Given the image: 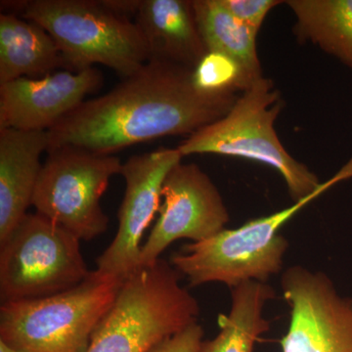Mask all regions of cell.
Masks as SVG:
<instances>
[{"label": "cell", "mask_w": 352, "mask_h": 352, "mask_svg": "<svg viewBox=\"0 0 352 352\" xmlns=\"http://www.w3.org/2000/svg\"><path fill=\"white\" fill-rule=\"evenodd\" d=\"M194 13L208 52H219L237 62L250 85L263 78L256 50L258 32L236 19L219 0H194Z\"/></svg>", "instance_id": "obj_17"}, {"label": "cell", "mask_w": 352, "mask_h": 352, "mask_svg": "<svg viewBox=\"0 0 352 352\" xmlns=\"http://www.w3.org/2000/svg\"><path fill=\"white\" fill-rule=\"evenodd\" d=\"M180 279L182 274L163 259L133 273L85 352H148L198 322L199 303Z\"/></svg>", "instance_id": "obj_4"}, {"label": "cell", "mask_w": 352, "mask_h": 352, "mask_svg": "<svg viewBox=\"0 0 352 352\" xmlns=\"http://www.w3.org/2000/svg\"><path fill=\"white\" fill-rule=\"evenodd\" d=\"M134 23L147 44L150 60L194 69L207 55L192 1L140 0Z\"/></svg>", "instance_id": "obj_14"}, {"label": "cell", "mask_w": 352, "mask_h": 352, "mask_svg": "<svg viewBox=\"0 0 352 352\" xmlns=\"http://www.w3.org/2000/svg\"><path fill=\"white\" fill-rule=\"evenodd\" d=\"M122 284L94 270L68 291L1 303L0 340L21 352H85Z\"/></svg>", "instance_id": "obj_6"}, {"label": "cell", "mask_w": 352, "mask_h": 352, "mask_svg": "<svg viewBox=\"0 0 352 352\" xmlns=\"http://www.w3.org/2000/svg\"><path fill=\"white\" fill-rule=\"evenodd\" d=\"M219 2L236 19L258 32L268 13L283 3L278 0H219Z\"/></svg>", "instance_id": "obj_20"}, {"label": "cell", "mask_w": 352, "mask_h": 352, "mask_svg": "<svg viewBox=\"0 0 352 352\" xmlns=\"http://www.w3.org/2000/svg\"><path fill=\"white\" fill-rule=\"evenodd\" d=\"M62 68L56 43L41 25L12 12L0 14V85L38 78Z\"/></svg>", "instance_id": "obj_15"}, {"label": "cell", "mask_w": 352, "mask_h": 352, "mask_svg": "<svg viewBox=\"0 0 352 352\" xmlns=\"http://www.w3.org/2000/svg\"><path fill=\"white\" fill-rule=\"evenodd\" d=\"M0 352H21L17 349H13V347L9 346L6 342L0 340Z\"/></svg>", "instance_id": "obj_22"}, {"label": "cell", "mask_w": 352, "mask_h": 352, "mask_svg": "<svg viewBox=\"0 0 352 352\" xmlns=\"http://www.w3.org/2000/svg\"><path fill=\"white\" fill-rule=\"evenodd\" d=\"M194 83L207 94H242L250 87L239 64L219 52H208L194 69Z\"/></svg>", "instance_id": "obj_19"}, {"label": "cell", "mask_w": 352, "mask_h": 352, "mask_svg": "<svg viewBox=\"0 0 352 352\" xmlns=\"http://www.w3.org/2000/svg\"><path fill=\"white\" fill-rule=\"evenodd\" d=\"M193 73L180 65L149 60L47 131V151L74 146L94 154L115 155L146 141L195 133L226 116L239 95L201 91Z\"/></svg>", "instance_id": "obj_1"}, {"label": "cell", "mask_w": 352, "mask_h": 352, "mask_svg": "<svg viewBox=\"0 0 352 352\" xmlns=\"http://www.w3.org/2000/svg\"><path fill=\"white\" fill-rule=\"evenodd\" d=\"M20 4L22 17L41 25L54 39L66 71L80 73L99 64L126 78L150 60L134 21L109 8L104 0H32Z\"/></svg>", "instance_id": "obj_3"}, {"label": "cell", "mask_w": 352, "mask_h": 352, "mask_svg": "<svg viewBox=\"0 0 352 352\" xmlns=\"http://www.w3.org/2000/svg\"><path fill=\"white\" fill-rule=\"evenodd\" d=\"M204 330L198 322L192 324L152 347L148 352H199Z\"/></svg>", "instance_id": "obj_21"}, {"label": "cell", "mask_w": 352, "mask_h": 352, "mask_svg": "<svg viewBox=\"0 0 352 352\" xmlns=\"http://www.w3.org/2000/svg\"><path fill=\"white\" fill-rule=\"evenodd\" d=\"M296 34L352 69V0H289Z\"/></svg>", "instance_id": "obj_18"}, {"label": "cell", "mask_w": 352, "mask_h": 352, "mask_svg": "<svg viewBox=\"0 0 352 352\" xmlns=\"http://www.w3.org/2000/svg\"><path fill=\"white\" fill-rule=\"evenodd\" d=\"M103 75L90 68L21 78L0 85V129L47 131L100 89Z\"/></svg>", "instance_id": "obj_12"}, {"label": "cell", "mask_w": 352, "mask_h": 352, "mask_svg": "<svg viewBox=\"0 0 352 352\" xmlns=\"http://www.w3.org/2000/svg\"><path fill=\"white\" fill-rule=\"evenodd\" d=\"M80 240L44 215L27 214L0 245L1 303L56 295L90 274Z\"/></svg>", "instance_id": "obj_7"}, {"label": "cell", "mask_w": 352, "mask_h": 352, "mask_svg": "<svg viewBox=\"0 0 352 352\" xmlns=\"http://www.w3.org/2000/svg\"><path fill=\"white\" fill-rule=\"evenodd\" d=\"M32 198L36 212L80 241H91L108 230L101 198L122 163L115 155H98L62 146L47 151Z\"/></svg>", "instance_id": "obj_8"}, {"label": "cell", "mask_w": 352, "mask_h": 352, "mask_svg": "<svg viewBox=\"0 0 352 352\" xmlns=\"http://www.w3.org/2000/svg\"><path fill=\"white\" fill-rule=\"evenodd\" d=\"M182 157L177 148H161L134 155L122 163L120 175L126 180V193L118 212L119 227L112 243L97 258V273L124 282L140 270L143 235L159 212L166 175Z\"/></svg>", "instance_id": "obj_11"}, {"label": "cell", "mask_w": 352, "mask_h": 352, "mask_svg": "<svg viewBox=\"0 0 352 352\" xmlns=\"http://www.w3.org/2000/svg\"><path fill=\"white\" fill-rule=\"evenodd\" d=\"M282 108L279 90L263 76L239 95L226 116L191 134L177 149L183 157L217 154L266 164L283 177L292 199L302 200L322 182L280 142L274 124Z\"/></svg>", "instance_id": "obj_5"}, {"label": "cell", "mask_w": 352, "mask_h": 352, "mask_svg": "<svg viewBox=\"0 0 352 352\" xmlns=\"http://www.w3.org/2000/svg\"><path fill=\"white\" fill-rule=\"evenodd\" d=\"M156 223L141 249L139 267H151L180 239H210L226 229L228 210L219 190L195 164H176L164 179Z\"/></svg>", "instance_id": "obj_10"}, {"label": "cell", "mask_w": 352, "mask_h": 352, "mask_svg": "<svg viewBox=\"0 0 352 352\" xmlns=\"http://www.w3.org/2000/svg\"><path fill=\"white\" fill-rule=\"evenodd\" d=\"M275 296V289L261 282H245L232 289L230 311L219 317V335L203 340L199 352H254L259 338L270 331L264 307Z\"/></svg>", "instance_id": "obj_16"}, {"label": "cell", "mask_w": 352, "mask_h": 352, "mask_svg": "<svg viewBox=\"0 0 352 352\" xmlns=\"http://www.w3.org/2000/svg\"><path fill=\"white\" fill-rule=\"evenodd\" d=\"M47 149V131L0 129V245L32 206Z\"/></svg>", "instance_id": "obj_13"}, {"label": "cell", "mask_w": 352, "mask_h": 352, "mask_svg": "<svg viewBox=\"0 0 352 352\" xmlns=\"http://www.w3.org/2000/svg\"><path fill=\"white\" fill-rule=\"evenodd\" d=\"M289 323L282 352H352V298L340 295L328 275L302 265L281 280Z\"/></svg>", "instance_id": "obj_9"}, {"label": "cell", "mask_w": 352, "mask_h": 352, "mask_svg": "<svg viewBox=\"0 0 352 352\" xmlns=\"http://www.w3.org/2000/svg\"><path fill=\"white\" fill-rule=\"evenodd\" d=\"M351 178L352 157L309 196L238 228H226L210 239L185 245L182 252L173 254L170 264L191 287L217 282L234 289L245 282L266 283L283 270L289 244L280 234L282 227L308 204Z\"/></svg>", "instance_id": "obj_2"}]
</instances>
